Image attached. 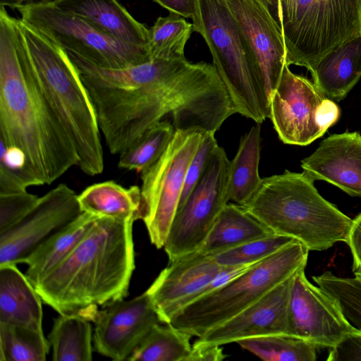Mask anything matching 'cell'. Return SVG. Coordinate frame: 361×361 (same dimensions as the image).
I'll list each match as a JSON object with an SVG mask.
<instances>
[{"label": "cell", "instance_id": "6da1fadb", "mask_svg": "<svg viewBox=\"0 0 361 361\" xmlns=\"http://www.w3.org/2000/svg\"><path fill=\"white\" fill-rule=\"evenodd\" d=\"M67 53L113 154H120L169 114L176 130L196 128L214 133L233 114L230 97L213 64L152 59L110 68Z\"/></svg>", "mask_w": 361, "mask_h": 361}, {"label": "cell", "instance_id": "7a4b0ae2", "mask_svg": "<svg viewBox=\"0 0 361 361\" xmlns=\"http://www.w3.org/2000/svg\"><path fill=\"white\" fill-rule=\"evenodd\" d=\"M0 140L20 149L42 185H50L78 157L61 121L18 47L15 18L0 6Z\"/></svg>", "mask_w": 361, "mask_h": 361}, {"label": "cell", "instance_id": "3957f363", "mask_svg": "<svg viewBox=\"0 0 361 361\" xmlns=\"http://www.w3.org/2000/svg\"><path fill=\"white\" fill-rule=\"evenodd\" d=\"M133 224L99 217L72 253L34 286L42 302L91 321L98 306L124 299L135 268Z\"/></svg>", "mask_w": 361, "mask_h": 361}, {"label": "cell", "instance_id": "277c9868", "mask_svg": "<svg viewBox=\"0 0 361 361\" xmlns=\"http://www.w3.org/2000/svg\"><path fill=\"white\" fill-rule=\"evenodd\" d=\"M20 51L75 149L78 167L88 176L104 170L101 131L79 73L68 53L44 35L15 18Z\"/></svg>", "mask_w": 361, "mask_h": 361}, {"label": "cell", "instance_id": "5b68a950", "mask_svg": "<svg viewBox=\"0 0 361 361\" xmlns=\"http://www.w3.org/2000/svg\"><path fill=\"white\" fill-rule=\"evenodd\" d=\"M303 172L285 171L262 179L241 207L276 235L322 251L347 242L353 219L325 200Z\"/></svg>", "mask_w": 361, "mask_h": 361}, {"label": "cell", "instance_id": "8992f818", "mask_svg": "<svg viewBox=\"0 0 361 361\" xmlns=\"http://www.w3.org/2000/svg\"><path fill=\"white\" fill-rule=\"evenodd\" d=\"M192 20L194 31L207 44L235 113L257 123L269 118L262 71L226 0H196Z\"/></svg>", "mask_w": 361, "mask_h": 361}, {"label": "cell", "instance_id": "52a82bcc", "mask_svg": "<svg viewBox=\"0 0 361 361\" xmlns=\"http://www.w3.org/2000/svg\"><path fill=\"white\" fill-rule=\"evenodd\" d=\"M309 251L302 243L292 241L223 286L183 307L168 324L192 336H202L306 267Z\"/></svg>", "mask_w": 361, "mask_h": 361}, {"label": "cell", "instance_id": "ba28073f", "mask_svg": "<svg viewBox=\"0 0 361 361\" xmlns=\"http://www.w3.org/2000/svg\"><path fill=\"white\" fill-rule=\"evenodd\" d=\"M281 30L286 63L311 71L328 52L361 34V0H295Z\"/></svg>", "mask_w": 361, "mask_h": 361}, {"label": "cell", "instance_id": "9c48e42d", "mask_svg": "<svg viewBox=\"0 0 361 361\" xmlns=\"http://www.w3.org/2000/svg\"><path fill=\"white\" fill-rule=\"evenodd\" d=\"M207 132L176 130L159 159L141 171V219L152 244L163 248L180 200L188 166Z\"/></svg>", "mask_w": 361, "mask_h": 361}, {"label": "cell", "instance_id": "30bf717a", "mask_svg": "<svg viewBox=\"0 0 361 361\" xmlns=\"http://www.w3.org/2000/svg\"><path fill=\"white\" fill-rule=\"evenodd\" d=\"M16 10L22 20L67 52L77 54L99 66L120 68L151 60L147 50L121 43L54 4L27 3Z\"/></svg>", "mask_w": 361, "mask_h": 361}, {"label": "cell", "instance_id": "8fae6325", "mask_svg": "<svg viewBox=\"0 0 361 361\" xmlns=\"http://www.w3.org/2000/svg\"><path fill=\"white\" fill-rule=\"evenodd\" d=\"M229 166L224 149L219 146L175 214L163 247L169 262L198 250L218 216L230 202Z\"/></svg>", "mask_w": 361, "mask_h": 361}, {"label": "cell", "instance_id": "7c38bea8", "mask_svg": "<svg viewBox=\"0 0 361 361\" xmlns=\"http://www.w3.org/2000/svg\"><path fill=\"white\" fill-rule=\"evenodd\" d=\"M82 213L78 195L66 184L39 197L35 207L18 223L0 233V266L25 263L37 247Z\"/></svg>", "mask_w": 361, "mask_h": 361}, {"label": "cell", "instance_id": "4fadbf2b", "mask_svg": "<svg viewBox=\"0 0 361 361\" xmlns=\"http://www.w3.org/2000/svg\"><path fill=\"white\" fill-rule=\"evenodd\" d=\"M305 267L294 275L288 305V335L317 348L335 346L357 328L345 319L338 302L307 279Z\"/></svg>", "mask_w": 361, "mask_h": 361}, {"label": "cell", "instance_id": "5bb4252c", "mask_svg": "<svg viewBox=\"0 0 361 361\" xmlns=\"http://www.w3.org/2000/svg\"><path fill=\"white\" fill-rule=\"evenodd\" d=\"M326 97L307 78L293 73L286 63L269 97V118L285 144L305 146L325 133L317 113Z\"/></svg>", "mask_w": 361, "mask_h": 361}, {"label": "cell", "instance_id": "9a60e30c", "mask_svg": "<svg viewBox=\"0 0 361 361\" xmlns=\"http://www.w3.org/2000/svg\"><path fill=\"white\" fill-rule=\"evenodd\" d=\"M92 322L94 349L116 361L128 360L152 328L162 323L147 290L133 299L104 307Z\"/></svg>", "mask_w": 361, "mask_h": 361}, {"label": "cell", "instance_id": "2e32d148", "mask_svg": "<svg viewBox=\"0 0 361 361\" xmlns=\"http://www.w3.org/2000/svg\"><path fill=\"white\" fill-rule=\"evenodd\" d=\"M294 274L228 319L198 337L192 346H221L269 335H288V305Z\"/></svg>", "mask_w": 361, "mask_h": 361}, {"label": "cell", "instance_id": "e0dca14e", "mask_svg": "<svg viewBox=\"0 0 361 361\" xmlns=\"http://www.w3.org/2000/svg\"><path fill=\"white\" fill-rule=\"evenodd\" d=\"M223 267L212 255L198 250L170 262L147 290L161 322L168 324L171 316L190 303Z\"/></svg>", "mask_w": 361, "mask_h": 361}, {"label": "cell", "instance_id": "ac0fdd59", "mask_svg": "<svg viewBox=\"0 0 361 361\" xmlns=\"http://www.w3.org/2000/svg\"><path fill=\"white\" fill-rule=\"evenodd\" d=\"M226 2L257 58L269 97L286 64L281 27L265 0Z\"/></svg>", "mask_w": 361, "mask_h": 361}, {"label": "cell", "instance_id": "d6986e66", "mask_svg": "<svg viewBox=\"0 0 361 361\" xmlns=\"http://www.w3.org/2000/svg\"><path fill=\"white\" fill-rule=\"evenodd\" d=\"M301 167L312 180H325L361 197V135L346 132L329 136L302 160Z\"/></svg>", "mask_w": 361, "mask_h": 361}, {"label": "cell", "instance_id": "ffe728a7", "mask_svg": "<svg viewBox=\"0 0 361 361\" xmlns=\"http://www.w3.org/2000/svg\"><path fill=\"white\" fill-rule=\"evenodd\" d=\"M54 4L80 16L121 43L148 51V28L118 0H59Z\"/></svg>", "mask_w": 361, "mask_h": 361}, {"label": "cell", "instance_id": "44dd1931", "mask_svg": "<svg viewBox=\"0 0 361 361\" xmlns=\"http://www.w3.org/2000/svg\"><path fill=\"white\" fill-rule=\"evenodd\" d=\"M42 302L16 264L0 266V322L43 331Z\"/></svg>", "mask_w": 361, "mask_h": 361}, {"label": "cell", "instance_id": "7402d4cb", "mask_svg": "<svg viewBox=\"0 0 361 361\" xmlns=\"http://www.w3.org/2000/svg\"><path fill=\"white\" fill-rule=\"evenodd\" d=\"M310 72L326 97L345 98L361 78V34L328 52Z\"/></svg>", "mask_w": 361, "mask_h": 361}, {"label": "cell", "instance_id": "603a6c76", "mask_svg": "<svg viewBox=\"0 0 361 361\" xmlns=\"http://www.w3.org/2000/svg\"><path fill=\"white\" fill-rule=\"evenodd\" d=\"M99 217L82 212L75 221L37 247L25 259V276L33 286L61 264L88 233Z\"/></svg>", "mask_w": 361, "mask_h": 361}, {"label": "cell", "instance_id": "cb8c5ba5", "mask_svg": "<svg viewBox=\"0 0 361 361\" xmlns=\"http://www.w3.org/2000/svg\"><path fill=\"white\" fill-rule=\"evenodd\" d=\"M82 212L98 217L135 221L141 219V190L137 185L124 188L108 180L86 188L78 195Z\"/></svg>", "mask_w": 361, "mask_h": 361}, {"label": "cell", "instance_id": "d4e9b609", "mask_svg": "<svg viewBox=\"0 0 361 361\" xmlns=\"http://www.w3.org/2000/svg\"><path fill=\"white\" fill-rule=\"evenodd\" d=\"M273 234L241 206L228 202L198 251L214 255L250 240Z\"/></svg>", "mask_w": 361, "mask_h": 361}, {"label": "cell", "instance_id": "484cf974", "mask_svg": "<svg viewBox=\"0 0 361 361\" xmlns=\"http://www.w3.org/2000/svg\"><path fill=\"white\" fill-rule=\"evenodd\" d=\"M261 152L260 123L253 126L241 139L237 153L230 161L228 172L229 202L243 205L259 187Z\"/></svg>", "mask_w": 361, "mask_h": 361}, {"label": "cell", "instance_id": "4316f807", "mask_svg": "<svg viewBox=\"0 0 361 361\" xmlns=\"http://www.w3.org/2000/svg\"><path fill=\"white\" fill-rule=\"evenodd\" d=\"M48 340L54 361H89L92 359V328L80 313L59 314Z\"/></svg>", "mask_w": 361, "mask_h": 361}, {"label": "cell", "instance_id": "83f0119b", "mask_svg": "<svg viewBox=\"0 0 361 361\" xmlns=\"http://www.w3.org/2000/svg\"><path fill=\"white\" fill-rule=\"evenodd\" d=\"M192 337L170 324H156L128 360L187 361Z\"/></svg>", "mask_w": 361, "mask_h": 361}, {"label": "cell", "instance_id": "f1b7e54d", "mask_svg": "<svg viewBox=\"0 0 361 361\" xmlns=\"http://www.w3.org/2000/svg\"><path fill=\"white\" fill-rule=\"evenodd\" d=\"M192 32V23L176 13L170 12L165 17H159L148 28L147 49L150 59H185V44Z\"/></svg>", "mask_w": 361, "mask_h": 361}, {"label": "cell", "instance_id": "f546056e", "mask_svg": "<svg viewBox=\"0 0 361 361\" xmlns=\"http://www.w3.org/2000/svg\"><path fill=\"white\" fill-rule=\"evenodd\" d=\"M175 132L173 125L168 121L156 123L119 154L118 166L138 172L147 169L164 152Z\"/></svg>", "mask_w": 361, "mask_h": 361}, {"label": "cell", "instance_id": "4dcf8cb0", "mask_svg": "<svg viewBox=\"0 0 361 361\" xmlns=\"http://www.w3.org/2000/svg\"><path fill=\"white\" fill-rule=\"evenodd\" d=\"M243 349L266 361H314L317 348L314 344L286 334L269 335L243 339L237 342Z\"/></svg>", "mask_w": 361, "mask_h": 361}, {"label": "cell", "instance_id": "1f68e13d", "mask_svg": "<svg viewBox=\"0 0 361 361\" xmlns=\"http://www.w3.org/2000/svg\"><path fill=\"white\" fill-rule=\"evenodd\" d=\"M50 347L43 331L0 322V361H44Z\"/></svg>", "mask_w": 361, "mask_h": 361}, {"label": "cell", "instance_id": "d6a6232c", "mask_svg": "<svg viewBox=\"0 0 361 361\" xmlns=\"http://www.w3.org/2000/svg\"><path fill=\"white\" fill-rule=\"evenodd\" d=\"M37 185L42 184L25 154L0 140V195L25 192Z\"/></svg>", "mask_w": 361, "mask_h": 361}, {"label": "cell", "instance_id": "836d02e7", "mask_svg": "<svg viewBox=\"0 0 361 361\" xmlns=\"http://www.w3.org/2000/svg\"><path fill=\"white\" fill-rule=\"evenodd\" d=\"M312 279L338 302L348 322L361 329V280L356 276H338L330 271Z\"/></svg>", "mask_w": 361, "mask_h": 361}, {"label": "cell", "instance_id": "e575fe53", "mask_svg": "<svg viewBox=\"0 0 361 361\" xmlns=\"http://www.w3.org/2000/svg\"><path fill=\"white\" fill-rule=\"evenodd\" d=\"M293 240V238L273 233L212 256L221 266L250 265L271 256Z\"/></svg>", "mask_w": 361, "mask_h": 361}, {"label": "cell", "instance_id": "d590c367", "mask_svg": "<svg viewBox=\"0 0 361 361\" xmlns=\"http://www.w3.org/2000/svg\"><path fill=\"white\" fill-rule=\"evenodd\" d=\"M39 197L27 191L0 195V233L18 223L37 204Z\"/></svg>", "mask_w": 361, "mask_h": 361}, {"label": "cell", "instance_id": "8d00e7d4", "mask_svg": "<svg viewBox=\"0 0 361 361\" xmlns=\"http://www.w3.org/2000/svg\"><path fill=\"white\" fill-rule=\"evenodd\" d=\"M218 147L214 133H207L188 166L178 208L184 202L199 180L210 158Z\"/></svg>", "mask_w": 361, "mask_h": 361}, {"label": "cell", "instance_id": "74e56055", "mask_svg": "<svg viewBox=\"0 0 361 361\" xmlns=\"http://www.w3.org/2000/svg\"><path fill=\"white\" fill-rule=\"evenodd\" d=\"M328 361H361V329L346 334L331 348Z\"/></svg>", "mask_w": 361, "mask_h": 361}, {"label": "cell", "instance_id": "f35d334b", "mask_svg": "<svg viewBox=\"0 0 361 361\" xmlns=\"http://www.w3.org/2000/svg\"><path fill=\"white\" fill-rule=\"evenodd\" d=\"M346 243L353 256V273L361 271V213L353 219Z\"/></svg>", "mask_w": 361, "mask_h": 361}, {"label": "cell", "instance_id": "ab89813d", "mask_svg": "<svg viewBox=\"0 0 361 361\" xmlns=\"http://www.w3.org/2000/svg\"><path fill=\"white\" fill-rule=\"evenodd\" d=\"M226 357L221 346L193 347L187 361H221Z\"/></svg>", "mask_w": 361, "mask_h": 361}, {"label": "cell", "instance_id": "60d3db41", "mask_svg": "<svg viewBox=\"0 0 361 361\" xmlns=\"http://www.w3.org/2000/svg\"><path fill=\"white\" fill-rule=\"evenodd\" d=\"M170 12L184 18H192L195 13L196 0H154Z\"/></svg>", "mask_w": 361, "mask_h": 361}, {"label": "cell", "instance_id": "b9f144b4", "mask_svg": "<svg viewBox=\"0 0 361 361\" xmlns=\"http://www.w3.org/2000/svg\"><path fill=\"white\" fill-rule=\"evenodd\" d=\"M280 27L288 20L295 0H265Z\"/></svg>", "mask_w": 361, "mask_h": 361}, {"label": "cell", "instance_id": "7bdbcfd3", "mask_svg": "<svg viewBox=\"0 0 361 361\" xmlns=\"http://www.w3.org/2000/svg\"><path fill=\"white\" fill-rule=\"evenodd\" d=\"M59 0H0V6L9 7L13 9H16L27 3L31 2H44L54 4Z\"/></svg>", "mask_w": 361, "mask_h": 361}, {"label": "cell", "instance_id": "ee69618b", "mask_svg": "<svg viewBox=\"0 0 361 361\" xmlns=\"http://www.w3.org/2000/svg\"><path fill=\"white\" fill-rule=\"evenodd\" d=\"M355 276L361 280V271L354 272Z\"/></svg>", "mask_w": 361, "mask_h": 361}]
</instances>
